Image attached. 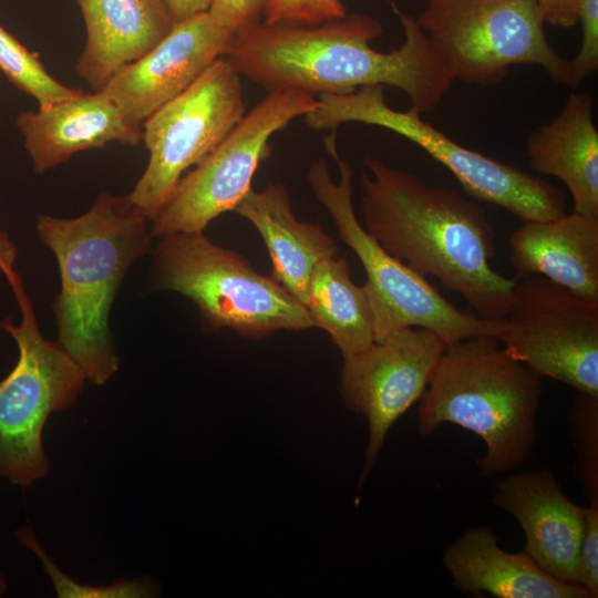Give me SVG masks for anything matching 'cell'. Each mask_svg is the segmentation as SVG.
<instances>
[{
  "label": "cell",
  "mask_w": 598,
  "mask_h": 598,
  "mask_svg": "<svg viewBox=\"0 0 598 598\" xmlns=\"http://www.w3.org/2000/svg\"><path fill=\"white\" fill-rule=\"evenodd\" d=\"M390 3L404 34L390 52L370 44L383 32L378 19L350 13L315 25L260 21L236 33L225 56L240 76L268 92L343 95L368 85L393 86L406 94L410 109L431 113L455 79L415 18Z\"/></svg>",
  "instance_id": "obj_1"
},
{
  "label": "cell",
  "mask_w": 598,
  "mask_h": 598,
  "mask_svg": "<svg viewBox=\"0 0 598 598\" xmlns=\"http://www.w3.org/2000/svg\"><path fill=\"white\" fill-rule=\"evenodd\" d=\"M361 224L392 256L435 277L480 318L503 317L517 278L491 266L495 230L477 200L368 157L360 173Z\"/></svg>",
  "instance_id": "obj_2"
},
{
  "label": "cell",
  "mask_w": 598,
  "mask_h": 598,
  "mask_svg": "<svg viewBox=\"0 0 598 598\" xmlns=\"http://www.w3.org/2000/svg\"><path fill=\"white\" fill-rule=\"evenodd\" d=\"M35 229L61 277L53 303L58 342L89 382L102 385L120 368L110 311L131 266L152 250L151 220L126 196L101 192L78 217L40 214Z\"/></svg>",
  "instance_id": "obj_3"
},
{
  "label": "cell",
  "mask_w": 598,
  "mask_h": 598,
  "mask_svg": "<svg viewBox=\"0 0 598 598\" xmlns=\"http://www.w3.org/2000/svg\"><path fill=\"white\" fill-rule=\"evenodd\" d=\"M542 378L493 337L477 334L446 346L419 399L417 432L452 423L480 436L476 462L485 478L519 470L533 455Z\"/></svg>",
  "instance_id": "obj_4"
},
{
  "label": "cell",
  "mask_w": 598,
  "mask_h": 598,
  "mask_svg": "<svg viewBox=\"0 0 598 598\" xmlns=\"http://www.w3.org/2000/svg\"><path fill=\"white\" fill-rule=\"evenodd\" d=\"M153 264L157 287L193 301L212 331L228 328L240 337L261 340L278 330L313 327L306 307L272 276L259 274L204 233L161 237Z\"/></svg>",
  "instance_id": "obj_5"
},
{
  "label": "cell",
  "mask_w": 598,
  "mask_h": 598,
  "mask_svg": "<svg viewBox=\"0 0 598 598\" xmlns=\"http://www.w3.org/2000/svg\"><path fill=\"white\" fill-rule=\"evenodd\" d=\"M316 99V106L303 116L315 131H334L350 122L379 126L425 151L454 175L468 197L499 206L523 223L549 220L565 213V195L557 187L456 143L412 109L391 107L382 85Z\"/></svg>",
  "instance_id": "obj_6"
},
{
  "label": "cell",
  "mask_w": 598,
  "mask_h": 598,
  "mask_svg": "<svg viewBox=\"0 0 598 598\" xmlns=\"http://www.w3.org/2000/svg\"><path fill=\"white\" fill-rule=\"evenodd\" d=\"M334 159V181L324 158L312 162L307 182L318 202L329 213L340 239L359 258L365 275L374 322V341L403 328H423L439 336L446 346L482 334V318L457 309L425 276L388 252L362 226L352 202L353 172L338 151L334 132L323 140Z\"/></svg>",
  "instance_id": "obj_7"
},
{
  "label": "cell",
  "mask_w": 598,
  "mask_h": 598,
  "mask_svg": "<svg viewBox=\"0 0 598 598\" xmlns=\"http://www.w3.org/2000/svg\"><path fill=\"white\" fill-rule=\"evenodd\" d=\"M4 277L21 321L17 324L7 318L0 322L19 350L14 368L0 381V477L25 489L50 472L42 441L48 417L72 406L87 378L59 342L40 332L21 277L14 269Z\"/></svg>",
  "instance_id": "obj_8"
},
{
  "label": "cell",
  "mask_w": 598,
  "mask_h": 598,
  "mask_svg": "<svg viewBox=\"0 0 598 598\" xmlns=\"http://www.w3.org/2000/svg\"><path fill=\"white\" fill-rule=\"evenodd\" d=\"M415 20L455 80L494 85L527 64L570 86L569 62L549 43L536 0H426Z\"/></svg>",
  "instance_id": "obj_9"
},
{
  "label": "cell",
  "mask_w": 598,
  "mask_h": 598,
  "mask_svg": "<svg viewBox=\"0 0 598 598\" xmlns=\"http://www.w3.org/2000/svg\"><path fill=\"white\" fill-rule=\"evenodd\" d=\"M482 334L533 372L598 395V301L543 276L517 281L501 318H482Z\"/></svg>",
  "instance_id": "obj_10"
},
{
  "label": "cell",
  "mask_w": 598,
  "mask_h": 598,
  "mask_svg": "<svg viewBox=\"0 0 598 598\" xmlns=\"http://www.w3.org/2000/svg\"><path fill=\"white\" fill-rule=\"evenodd\" d=\"M245 113L240 74L223 55L142 124L150 158L126 195L131 205L152 221L185 172L200 163Z\"/></svg>",
  "instance_id": "obj_11"
},
{
  "label": "cell",
  "mask_w": 598,
  "mask_h": 598,
  "mask_svg": "<svg viewBox=\"0 0 598 598\" xmlns=\"http://www.w3.org/2000/svg\"><path fill=\"white\" fill-rule=\"evenodd\" d=\"M317 99L306 92H269L230 130L224 140L176 184L166 204L151 221L153 237L204 233L219 215L234 212L251 189L259 165L270 155L269 140Z\"/></svg>",
  "instance_id": "obj_12"
},
{
  "label": "cell",
  "mask_w": 598,
  "mask_h": 598,
  "mask_svg": "<svg viewBox=\"0 0 598 598\" xmlns=\"http://www.w3.org/2000/svg\"><path fill=\"white\" fill-rule=\"evenodd\" d=\"M445 348L430 330L403 328L343 358L341 396L350 411L368 421L358 489L373 470L394 422L421 398Z\"/></svg>",
  "instance_id": "obj_13"
},
{
  "label": "cell",
  "mask_w": 598,
  "mask_h": 598,
  "mask_svg": "<svg viewBox=\"0 0 598 598\" xmlns=\"http://www.w3.org/2000/svg\"><path fill=\"white\" fill-rule=\"evenodd\" d=\"M234 33L207 12L176 23L153 49L101 90L136 127L182 94L229 49Z\"/></svg>",
  "instance_id": "obj_14"
},
{
  "label": "cell",
  "mask_w": 598,
  "mask_h": 598,
  "mask_svg": "<svg viewBox=\"0 0 598 598\" xmlns=\"http://www.w3.org/2000/svg\"><path fill=\"white\" fill-rule=\"evenodd\" d=\"M492 502L518 522L525 535L524 550L542 569L578 585L585 507L564 494L550 468L506 474L495 482Z\"/></svg>",
  "instance_id": "obj_15"
},
{
  "label": "cell",
  "mask_w": 598,
  "mask_h": 598,
  "mask_svg": "<svg viewBox=\"0 0 598 598\" xmlns=\"http://www.w3.org/2000/svg\"><path fill=\"white\" fill-rule=\"evenodd\" d=\"M35 174L66 163L73 155L109 144L135 146L142 127L127 122L117 105L102 91L78 96L16 118Z\"/></svg>",
  "instance_id": "obj_16"
},
{
  "label": "cell",
  "mask_w": 598,
  "mask_h": 598,
  "mask_svg": "<svg viewBox=\"0 0 598 598\" xmlns=\"http://www.w3.org/2000/svg\"><path fill=\"white\" fill-rule=\"evenodd\" d=\"M442 564L455 589L497 598H594L584 587L557 579L523 549L504 550L493 529L470 527L445 549Z\"/></svg>",
  "instance_id": "obj_17"
},
{
  "label": "cell",
  "mask_w": 598,
  "mask_h": 598,
  "mask_svg": "<svg viewBox=\"0 0 598 598\" xmlns=\"http://www.w3.org/2000/svg\"><path fill=\"white\" fill-rule=\"evenodd\" d=\"M75 1L86 30L75 71L94 91L146 54L175 25L159 0Z\"/></svg>",
  "instance_id": "obj_18"
},
{
  "label": "cell",
  "mask_w": 598,
  "mask_h": 598,
  "mask_svg": "<svg viewBox=\"0 0 598 598\" xmlns=\"http://www.w3.org/2000/svg\"><path fill=\"white\" fill-rule=\"evenodd\" d=\"M518 277L543 276L598 301V217L573 210L542 221H524L509 238Z\"/></svg>",
  "instance_id": "obj_19"
},
{
  "label": "cell",
  "mask_w": 598,
  "mask_h": 598,
  "mask_svg": "<svg viewBox=\"0 0 598 598\" xmlns=\"http://www.w3.org/2000/svg\"><path fill=\"white\" fill-rule=\"evenodd\" d=\"M234 212L260 234L271 260L272 277L305 306L316 266L338 255L332 237L320 225L296 217L288 189L279 183L261 190L251 188Z\"/></svg>",
  "instance_id": "obj_20"
},
{
  "label": "cell",
  "mask_w": 598,
  "mask_h": 598,
  "mask_svg": "<svg viewBox=\"0 0 598 598\" xmlns=\"http://www.w3.org/2000/svg\"><path fill=\"white\" fill-rule=\"evenodd\" d=\"M592 95H568L561 111L532 131L527 156L532 168L560 179L577 213L598 217V131L594 123Z\"/></svg>",
  "instance_id": "obj_21"
},
{
  "label": "cell",
  "mask_w": 598,
  "mask_h": 598,
  "mask_svg": "<svg viewBox=\"0 0 598 598\" xmlns=\"http://www.w3.org/2000/svg\"><path fill=\"white\" fill-rule=\"evenodd\" d=\"M313 327L331 337L343 358L374 342V322L364 285L350 277L349 262L338 255L320 261L310 278L305 305Z\"/></svg>",
  "instance_id": "obj_22"
},
{
  "label": "cell",
  "mask_w": 598,
  "mask_h": 598,
  "mask_svg": "<svg viewBox=\"0 0 598 598\" xmlns=\"http://www.w3.org/2000/svg\"><path fill=\"white\" fill-rule=\"evenodd\" d=\"M0 70L20 91L32 96L40 109L73 99L83 92L55 80L39 55L28 50L1 25Z\"/></svg>",
  "instance_id": "obj_23"
},
{
  "label": "cell",
  "mask_w": 598,
  "mask_h": 598,
  "mask_svg": "<svg viewBox=\"0 0 598 598\" xmlns=\"http://www.w3.org/2000/svg\"><path fill=\"white\" fill-rule=\"evenodd\" d=\"M567 423L576 453V478L589 503H598V395L577 392Z\"/></svg>",
  "instance_id": "obj_24"
},
{
  "label": "cell",
  "mask_w": 598,
  "mask_h": 598,
  "mask_svg": "<svg viewBox=\"0 0 598 598\" xmlns=\"http://www.w3.org/2000/svg\"><path fill=\"white\" fill-rule=\"evenodd\" d=\"M18 542L33 551L50 577L56 595L61 598H141L152 597L155 586L143 578L121 579L107 586L81 585L65 575L38 542L30 525L22 526L16 534Z\"/></svg>",
  "instance_id": "obj_25"
},
{
  "label": "cell",
  "mask_w": 598,
  "mask_h": 598,
  "mask_svg": "<svg viewBox=\"0 0 598 598\" xmlns=\"http://www.w3.org/2000/svg\"><path fill=\"white\" fill-rule=\"evenodd\" d=\"M347 16L341 0H266L262 18L266 23L315 25Z\"/></svg>",
  "instance_id": "obj_26"
},
{
  "label": "cell",
  "mask_w": 598,
  "mask_h": 598,
  "mask_svg": "<svg viewBox=\"0 0 598 598\" xmlns=\"http://www.w3.org/2000/svg\"><path fill=\"white\" fill-rule=\"evenodd\" d=\"M581 44L577 54L568 60L570 86H577L598 68V0H582L579 20Z\"/></svg>",
  "instance_id": "obj_27"
},
{
  "label": "cell",
  "mask_w": 598,
  "mask_h": 598,
  "mask_svg": "<svg viewBox=\"0 0 598 598\" xmlns=\"http://www.w3.org/2000/svg\"><path fill=\"white\" fill-rule=\"evenodd\" d=\"M577 584L598 596V503L585 506L577 563Z\"/></svg>",
  "instance_id": "obj_28"
},
{
  "label": "cell",
  "mask_w": 598,
  "mask_h": 598,
  "mask_svg": "<svg viewBox=\"0 0 598 598\" xmlns=\"http://www.w3.org/2000/svg\"><path fill=\"white\" fill-rule=\"evenodd\" d=\"M266 0H212L208 13L234 34L261 21Z\"/></svg>",
  "instance_id": "obj_29"
},
{
  "label": "cell",
  "mask_w": 598,
  "mask_h": 598,
  "mask_svg": "<svg viewBox=\"0 0 598 598\" xmlns=\"http://www.w3.org/2000/svg\"><path fill=\"white\" fill-rule=\"evenodd\" d=\"M544 24L571 28L579 20L582 0H536Z\"/></svg>",
  "instance_id": "obj_30"
},
{
  "label": "cell",
  "mask_w": 598,
  "mask_h": 598,
  "mask_svg": "<svg viewBox=\"0 0 598 598\" xmlns=\"http://www.w3.org/2000/svg\"><path fill=\"white\" fill-rule=\"evenodd\" d=\"M173 21L179 23L188 18L209 10L212 0H159Z\"/></svg>",
  "instance_id": "obj_31"
},
{
  "label": "cell",
  "mask_w": 598,
  "mask_h": 598,
  "mask_svg": "<svg viewBox=\"0 0 598 598\" xmlns=\"http://www.w3.org/2000/svg\"><path fill=\"white\" fill-rule=\"evenodd\" d=\"M18 249L10 236L0 229V272L3 275L13 269Z\"/></svg>",
  "instance_id": "obj_32"
},
{
  "label": "cell",
  "mask_w": 598,
  "mask_h": 598,
  "mask_svg": "<svg viewBox=\"0 0 598 598\" xmlns=\"http://www.w3.org/2000/svg\"><path fill=\"white\" fill-rule=\"evenodd\" d=\"M8 584L3 575L0 573V597L4 595Z\"/></svg>",
  "instance_id": "obj_33"
}]
</instances>
